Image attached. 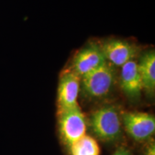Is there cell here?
<instances>
[{
  "instance_id": "cell-1",
  "label": "cell",
  "mask_w": 155,
  "mask_h": 155,
  "mask_svg": "<svg viewBox=\"0 0 155 155\" xmlns=\"http://www.w3.org/2000/svg\"><path fill=\"white\" fill-rule=\"evenodd\" d=\"M122 111L117 104L106 103L93 110L87 119V129L97 141L109 147L127 143Z\"/></svg>"
},
{
  "instance_id": "cell-2",
  "label": "cell",
  "mask_w": 155,
  "mask_h": 155,
  "mask_svg": "<svg viewBox=\"0 0 155 155\" xmlns=\"http://www.w3.org/2000/svg\"><path fill=\"white\" fill-rule=\"evenodd\" d=\"M116 78L114 65L106 61L99 68L81 78V96L88 102L106 100L113 92Z\"/></svg>"
},
{
  "instance_id": "cell-3",
  "label": "cell",
  "mask_w": 155,
  "mask_h": 155,
  "mask_svg": "<svg viewBox=\"0 0 155 155\" xmlns=\"http://www.w3.org/2000/svg\"><path fill=\"white\" fill-rule=\"evenodd\" d=\"M87 130V118L79 106L58 113V138L65 152Z\"/></svg>"
},
{
  "instance_id": "cell-4",
  "label": "cell",
  "mask_w": 155,
  "mask_h": 155,
  "mask_svg": "<svg viewBox=\"0 0 155 155\" xmlns=\"http://www.w3.org/2000/svg\"><path fill=\"white\" fill-rule=\"evenodd\" d=\"M121 118L124 133L133 142L140 145L154 138V115L137 111H123Z\"/></svg>"
},
{
  "instance_id": "cell-5",
  "label": "cell",
  "mask_w": 155,
  "mask_h": 155,
  "mask_svg": "<svg viewBox=\"0 0 155 155\" xmlns=\"http://www.w3.org/2000/svg\"><path fill=\"white\" fill-rule=\"evenodd\" d=\"M80 88L81 78L73 71L67 72L63 75L58 88V113L79 106L78 97Z\"/></svg>"
},
{
  "instance_id": "cell-6",
  "label": "cell",
  "mask_w": 155,
  "mask_h": 155,
  "mask_svg": "<svg viewBox=\"0 0 155 155\" xmlns=\"http://www.w3.org/2000/svg\"><path fill=\"white\" fill-rule=\"evenodd\" d=\"M106 62L101 46L91 44L81 50L75 55L73 62V71L82 78Z\"/></svg>"
},
{
  "instance_id": "cell-7",
  "label": "cell",
  "mask_w": 155,
  "mask_h": 155,
  "mask_svg": "<svg viewBox=\"0 0 155 155\" xmlns=\"http://www.w3.org/2000/svg\"><path fill=\"white\" fill-rule=\"evenodd\" d=\"M106 61L116 66H123L133 61L138 53L137 46L123 40H108L101 46Z\"/></svg>"
},
{
  "instance_id": "cell-8",
  "label": "cell",
  "mask_w": 155,
  "mask_h": 155,
  "mask_svg": "<svg viewBox=\"0 0 155 155\" xmlns=\"http://www.w3.org/2000/svg\"><path fill=\"white\" fill-rule=\"evenodd\" d=\"M120 86L129 101L137 102L139 100L143 86L137 62L131 61L121 66Z\"/></svg>"
},
{
  "instance_id": "cell-9",
  "label": "cell",
  "mask_w": 155,
  "mask_h": 155,
  "mask_svg": "<svg viewBox=\"0 0 155 155\" xmlns=\"http://www.w3.org/2000/svg\"><path fill=\"white\" fill-rule=\"evenodd\" d=\"M137 68L142 81L143 90L152 97L155 90V52L150 50L141 56Z\"/></svg>"
},
{
  "instance_id": "cell-10",
  "label": "cell",
  "mask_w": 155,
  "mask_h": 155,
  "mask_svg": "<svg viewBox=\"0 0 155 155\" xmlns=\"http://www.w3.org/2000/svg\"><path fill=\"white\" fill-rule=\"evenodd\" d=\"M65 153L67 155H101V150L98 141L86 134L71 145Z\"/></svg>"
},
{
  "instance_id": "cell-11",
  "label": "cell",
  "mask_w": 155,
  "mask_h": 155,
  "mask_svg": "<svg viewBox=\"0 0 155 155\" xmlns=\"http://www.w3.org/2000/svg\"><path fill=\"white\" fill-rule=\"evenodd\" d=\"M139 146L140 149L137 155H155V141L154 138Z\"/></svg>"
},
{
  "instance_id": "cell-12",
  "label": "cell",
  "mask_w": 155,
  "mask_h": 155,
  "mask_svg": "<svg viewBox=\"0 0 155 155\" xmlns=\"http://www.w3.org/2000/svg\"><path fill=\"white\" fill-rule=\"evenodd\" d=\"M133 150L127 144V143L122 144L116 147L112 155H134Z\"/></svg>"
}]
</instances>
